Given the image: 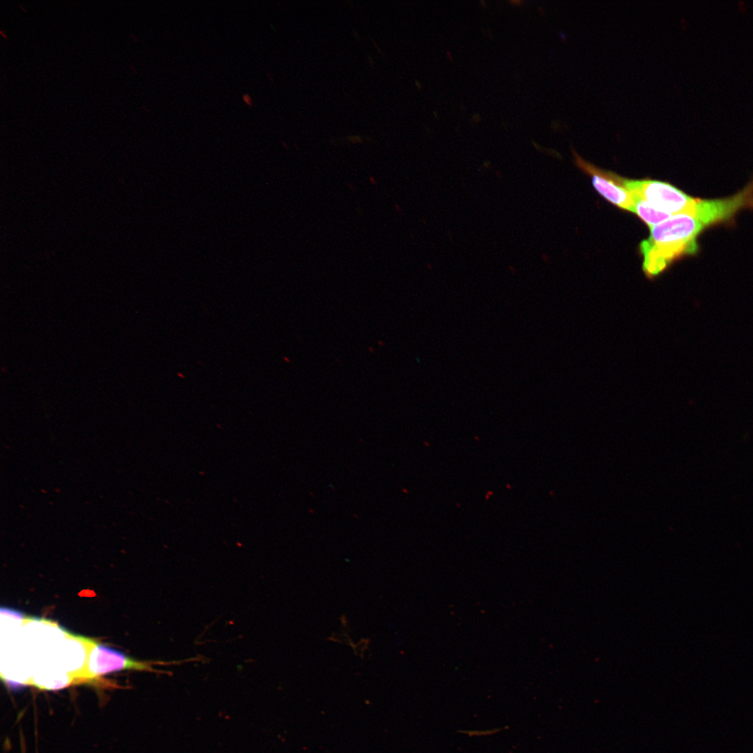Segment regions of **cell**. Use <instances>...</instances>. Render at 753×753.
Instances as JSON below:
<instances>
[{
    "label": "cell",
    "mask_w": 753,
    "mask_h": 753,
    "mask_svg": "<svg viewBox=\"0 0 753 753\" xmlns=\"http://www.w3.org/2000/svg\"><path fill=\"white\" fill-rule=\"evenodd\" d=\"M703 228L697 219L686 213L674 215L650 228V236L640 245L646 277L654 279L676 258L694 253L697 236Z\"/></svg>",
    "instance_id": "obj_1"
},
{
    "label": "cell",
    "mask_w": 753,
    "mask_h": 753,
    "mask_svg": "<svg viewBox=\"0 0 753 753\" xmlns=\"http://www.w3.org/2000/svg\"><path fill=\"white\" fill-rule=\"evenodd\" d=\"M621 181L630 192L639 195L655 208L672 215L680 213L691 215L697 200L664 182L624 178H621Z\"/></svg>",
    "instance_id": "obj_2"
},
{
    "label": "cell",
    "mask_w": 753,
    "mask_h": 753,
    "mask_svg": "<svg viewBox=\"0 0 753 753\" xmlns=\"http://www.w3.org/2000/svg\"><path fill=\"white\" fill-rule=\"evenodd\" d=\"M84 641L87 648L86 661L75 676V683L79 680H93L98 676L118 670L153 671L150 662L135 660L84 637Z\"/></svg>",
    "instance_id": "obj_3"
},
{
    "label": "cell",
    "mask_w": 753,
    "mask_h": 753,
    "mask_svg": "<svg viewBox=\"0 0 753 753\" xmlns=\"http://www.w3.org/2000/svg\"><path fill=\"white\" fill-rule=\"evenodd\" d=\"M752 196L753 185L729 198L712 200L697 199L691 215L705 227L730 219L738 211L752 201Z\"/></svg>",
    "instance_id": "obj_4"
},
{
    "label": "cell",
    "mask_w": 753,
    "mask_h": 753,
    "mask_svg": "<svg viewBox=\"0 0 753 753\" xmlns=\"http://www.w3.org/2000/svg\"><path fill=\"white\" fill-rule=\"evenodd\" d=\"M576 159L580 167L592 174L594 187L604 198L618 207L634 212L632 193L623 185L621 178L596 169L577 155Z\"/></svg>",
    "instance_id": "obj_5"
},
{
    "label": "cell",
    "mask_w": 753,
    "mask_h": 753,
    "mask_svg": "<svg viewBox=\"0 0 753 753\" xmlns=\"http://www.w3.org/2000/svg\"><path fill=\"white\" fill-rule=\"evenodd\" d=\"M632 193V192H631ZM635 213L650 228L669 219L672 215L660 211L639 195L632 193Z\"/></svg>",
    "instance_id": "obj_6"
},
{
    "label": "cell",
    "mask_w": 753,
    "mask_h": 753,
    "mask_svg": "<svg viewBox=\"0 0 753 753\" xmlns=\"http://www.w3.org/2000/svg\"><path fill=\"white\" fill-rule=\"evenodd\" d=\"M241 98L243 102L249 107H252L253 106V99L249 93H243Z\"/></svg>",
    "instance_id": "obj_7"
},
{
    "label": "cell",
    "mask_w": 753,
    "mask_h": 753,
    "mask_svg": "<svg viewBox=\"0 0 753 753\" xmlns=\"http://www.w3.org/2000/svg\"><path fill=\"white\" fill-rule=\"evenodd\" d=\"M737 8L740 13L745 14L747 11V6L745 1H739L737 2Z\"/></svg>",
    "instance_id": "obj_8"
}]
</instances>
